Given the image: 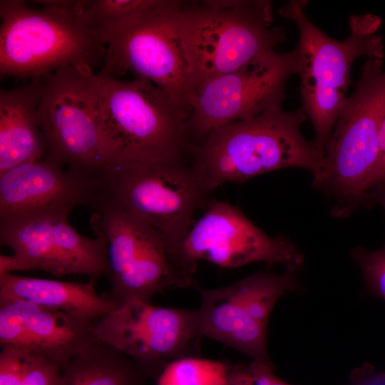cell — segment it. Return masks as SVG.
Listing matches in <instances>:
<instances>
[{"instance_id": "6da1fadb", "label": "cell", "mask_w": 385, "mask_h": 385, "mask_svg": "<svg viewBox=\"0 0 385 385\" xmlns=\"http://www.w3.org/2000/svg\"><path fill=\"white\" fill-rule=\"evenodd\" d=\"M306 117L301 107L287 111L276 106L211 131L190 150L204 188L210 193L225 183L289 167L316 174L324 154L301 133Z\"/></svg>"}, {"instance_id": "7a4b0ae2", "label": "cell", "mask_w": 385, "mask_h": 385, "mask_svg": "<svg viewBox=\"0 0 385 385\" xmlns=\"http://www.w3.org/2000/svg\"><path fill=\"white\" fill-rule=\"evenodd\" d=\"M96 105L109 168L183 159L192 146L189 111L141 78L95 76Z\"/></svg>"}, {"instance_id": "3957f363", "label": "cell", "mask_w": 385, "mask_h": 385, "mask_svg": "<svg viewBox=\"0 0 385 385\" xmlns=\"http://www.w3.org/2000/svg\"><path fill=\"white\" fill-rule=\"evenodd\" d=\"M307 5V1L292 0L278 12L292 21L299 30V42L294 48L301 108L314 127L313 142L324 154L346 98L353 63L362 56L381 60L384 56L383 38L376 34L381 20L370 14L351 16L349 36L338 41L309 20L305 14Z\"/></svg>"}, {"instance_id": "277c9868", "label": "cell", "mask_w": 385, "mask_h": 385, "mask_svg": "<svg viewBox=\"0 0 385 385\" xmlns=\"http://www.w3.org/2000/svg\"><path fill=\"white\" fill-rule=\"evenodd\" d=\"M273 22L267 0L181 1L180 37L191 91L275 52L285 31Z\"/></svg>"}, {"instance_id": "5b68a950", "label": "cell", "mask_w": 385, "mask_h": 385, "mask_svg": "<svg viewBox=\"0 0 385 385\" xmlns=\"http://www.w3.org/2000/svg\"><path fill=\"white\" fill-rule=\"evenodd\" d=\"M0 1V71L41 78L71 66L93 68L106 48L87 28L82 0Z\"/></svg>"}, {"instance_id": "8992f818", "label": "cell", "mask_w": 385, "mask_h": 385, "mask_svg": "<svg viewBox=\"0 0 385 385\" xmlns=\"http://www.w3.org/2000/svg\"><path fill=\"white\" fill-rule=\"evenodd\" d=\"M385 112V70L369 58L354 93L346 97L324 150L312 185L334 197L336 217L350 215L366 195L376 165L379 133Z\"/></svg>"}, {"instance_id": "52a82bcc", "label": "cell", "mask_w": 385, "mask_h": 385, "mask_svg": "<svg viewBox=\"0 0 385 385\" xmlns=\"http://www.w3.org/2000/svg\"><path fill=\"white\" fill-rule=\"evenodd\" d=\"M208 195L192 164L183 159L153 165L113 167L101 178L95 208L106 204L153 227L161 235L178 269L182 244L196 212L210 200Z\"/></svg>"}, {"instance_id": "ba28073f", "label": "cell", "mask_w": 385, "mask_h": 385, "mask_svg": "<svg viewBox=\"0 0 385 385\" xmlns=\"http://www.w3.org/2000/svg\"><path fill=\"white\" fill-rule=\"evenodd\" d=\"M95 76L91 66L76 65L43 76L38 120L46 158L101 179L109 164L98 114Z\"/></svg>"}, {"instance_id": "9c48e42d", "label": "cell", "mask_w": 385, "mask_h": 385, "mask_svg": "<svg viewBox=\"0 0 385 385\" xmlns=\"http://www.w3.org/2000/svg\"><path fill=\"white\" fill-rule=\"evenodd\" d=\"M90 225L108 246L111 290L115 302H151L169 288H195V279L173 264L161 235L137 217L106 204L94 210Z\"/></svg>"}, {"instance_id": "30bf717a", "label": "cell", "mask_w": 385, "mask_h": 385, "mask_svg": "<svg viewBox=\"0 0 385 385\" xmlns=\"http://www.w3.org/2000/svg\"><path fill=\"white\" fill-rule=\"evenodd\" d=\"M181 1L158 0L111 38L100 73H133L188 110L191 83L180 37Z\"/></svg>"}, {"instance_id": "8fae6325", "label": "cell", "mask_w": 385, "mask_h": 385, "mask_svg": "<svg viewBox=\"0 0 385 385\" xmlns=\"http://www.w3.org/2000/svg\"><path fill=\"white\" fill-rule=\"evenodd\" d=\"M71 211L60 209L1 220V244L14 254L0 255V274L38 270L56 277L85 274L95 282L108 277L106 240L76 231L68 220Z\"/></svg>"}, {"instance_id": "7c38bea8", "label": "cell", "mask_w": 385, "mask_h": 385, "mask_svg": "<svg viewBox=\"0 0 385 385\" xmlns=\"http://www.w3.org/2000/svg\"><path fill=\"white\" fill-rule=\"evenodd\" d=\"M297 270L282 273L260 272L227 286L205 289L197 308L199 330L255 361H270L267 352L268 321L275 304L297 290Z\"/></svg>"}, {"instance_id": "4fadbf2b", "label": "cell", "mask_w": 385, "mask_h": 385, "mask_svg": "<svg viewBox=\"0 0 385 385\" xmlns=\"http://www.w3.org/2000/svg\"><path fill=\"white\" fill-rule=\"evenodd\" d=\"M297 51H276L234 71L210 78L191 91L187 125L190 142L213 130L282 106L296 74Z\"/></svg>"}, {"instance_id": "5bb4252c", "label": "cell", "mask_w": 385, "mask_h": 385, "mask_svg": "<svg viewBox=\"0 0 385 385\" xmlns=\"http://www.w3.org/2000/svg\"><path fill=\"white\" fill-rule=\"evenodd\" d=\"M204 213L187 234L178 257V267L194 279L200 260L223 268L252 262L280 264L297 270L303 258L289 240L272 237L254 225L236 206L210 200Z\"/></svg>"}, {"instance_id": "9a60e30c", "label": "cell", "mask_w": 385, "mask_h": 385, "mask_svg": "<svg viewBox=\"0 0 385 385\" xmlns=\"http://www.w3.org/2000/svg\"><path fill=\"white\" fill-rule=\"evenodd\" d=\"M98 341L118 349L151 375L170 361L197 356V309L160 307L138 300L120 302L94 322Z\"/></svg>"}, {"instance_id": "2e32d148", "label": "cell", "mask_w": 385, "mask_h": 385, "mask_svg": "<svg viewBox=\"0 0 385 385\" xmlns=\"http://www.w3.org/2000/svg\"><path fill=\"white\" fill-rule=\"evenodd\" d=\"M101 179L65 169L46 158L0 174V221L77 206L94 209Z\"/></svg>"}, {"instance_id": "e0dca14e", "label": "cell", "mask_w": 385, "mask_h": 385, "mask_svg": "<svg viewBox=\"0 0 385 385\" xmlns=\"http://www.w3.org/2000/svg\"><path fill=\"white\" fill-rule=\"evenodd\" d=\"M43 77L29 84L0 91V174L43 158L46 146L38 111Z\"/></svg>"}, {"instance_id": "ac0fdd59", "label": "cell", "mask_w": 385, "mask_h": 385, "mask_svg": "<svg viewBox=\"0 0 385 385\" xmlns=\"http://www.w3.org/2000/svg\"><path fill=\"white\" fill-rule=\"evenodd\" d=\"M95 281L87 283L0 274V297L22 299L95 322L115 309L120 302L98 295Z\"/></svg>"}, {"instance_id": "d6986e66", "label": "cell", "mask_w": 385, "mask_h": 385, "mask_svg": "<svg viewBox=\"0 0 385 385\" xmlns=\"http://www.w3.org/2000/svg\"><path fill=\"white\" fill-rule=\"evenodd\" d=\"M29 351H36L61 370L98 342L94 322L31 302L25 320Z\"/></svg>"}, {"instance_id": "ffe728a7", "label": "cell", "mask_w": 385, "mask_h": 385, "mask_svg": "<svg viewBox=\"0 0 385 385\" xmlns=\"http://www.w3.org/2000/svg\"><path fill=\"white\" fill-rule=\"evenodd\" d=\"M148 376L134 360L98 341L61 369L60 385H143Z\"/></svg>"}, {"instance_id": "44dd1931", "label": "cell", "mask_w": 385, "mask_h": 385, "mask_svg": "<svg viewBox=\"0 0 385 385\" xmlns=\"http://www.w3.org/2000/svg\"><path fill=\"white\" fill-rule=\"evenodd\" d=\"M158 0H82L81 14L90 31L104 45L126 24Z\"/></svg>"}, {"instance_id": "7402d4cb", "label": "cell", "mask_w": 385, "mask_h": 385, "mask_svg": "<svg viewBox=\"0 0 385 385\" xmlns=\"http://www.w3.org/2000/svg\"><path fill=\"white\" fill-rule=\"evenodd\" d=\"M230 367L220 361L185 356L163 368L158 385H227Z\"/></svg>"}, {"instance_id": "603a6c76", "label": "cell", "mask_w": 385, "mask_h": 385, "mask_svg": "<svg viewBox=\"0 0 385 385\" xmlns=\"http://www.w3.org/2000/svg\"><path fill=\"white\" fill-rule=\"evenodd\" d=\"M31 302L22 299L0 297V344L29 351L25 320Z\"/></svg>"}, {"instance_id": "cb8c5ba5", "label": "cell", "mask_w": 385, "mask_h": 385, "mask_svg": "<svg viewBox=\"0 0 385 385\" xmlns=\"http://www.w3.org/2000/svg\"><path fill=\"white\" fill-rule=\"evenodd\" d=\"M353 257L362 272L366 289L385 301V247L374 251L357 247Z\"/></svg>"}, {"instance_id": "d4e9b609", "label": "cell", "mask_w": 385, "mask_h": 385, "mask_svg": "<svg viewBox=\"0 0 385 385\" xmlns=\"http://www.w3.org/2000/svg\"><path fill=\"white\" fill-rule=\"evenodd\" d=\"M22 352L23 385H60L61 370L58 366L36 351Z\"/></svg>"}, {"instance_id": "484cf974", "label": "cell", "mask_w": 385, "mask_h": 385, "mask_svg": "<svg viewBox=\"0 0 385 385\" xmlns=\"http://www.w3.org/2000/svg\"><path fill=\"white\" fill-rule=\"evenodd\" d=\"M0 385H23V352L1 347L0 352Z\"/></svg>"}, {"instance_id": "4316f807", "label": "cell", "mask_w": 385, "mask_h": 385, "mask_svg": "<svg viewBox=\"0 0 385 385\" xmlns=\"http://www.w3.org/2000/svg\"><path fill=\"white\" fill-rule=\"evenodd\" d=\"M384 188H385V112L379 133L377 161L368 182L365 197Z\"/></svg>"}, {"instance_id": "83f0119b", "label": "cell", "mask_w": 385, "mask_h": 385, "mask_svg": "<svg viewBox=\"0 0 385 385\" xmlns=\"http://www.w3.org/2000/svg\"><path fill=\"white\" fill-rule=\"evenodd\" d=\"M252 385H292L279 378L271 361L252 360L248 364Z\"/></svg>"}, {"instance_id": "f1b7e54d", "label": "cell", "mask_w": 385, "mask_h": 385, "mask_svg": "<svg viewBox=\"0 0 385 385\" xmlns=\"http://www.w3.org/2000/svg\"><path fill=\"white\" fill-rule=\"evenodd\" d=\"M352 385H385V374L365 366L358 371Z\"/></svg>"}, {"instance_id": "f546056e", "label": "cell", "mask_w": 385, "mask_h": 385, "mask_svg": "<svg viewBox=\"0 0 385 385\" xmlns=\"http://www.w3.org/2000/svg\"><path fill=\"white\" fill-rule=\"evenodd\" d=\"M227 385H252L248 364L230 366Z\"/></svg>"}, {"instance_id": "4dcf8cb0", "label": "cell", "mask_w": 385, "mask_h": 385, "mask_svg": "<svg viewBox=\"0 0 385 385\" xmlns=\"http://www.w3.org/2000/svg\"><path fill=\"white\" fill-rule=\"evenodd\" d=\"M377 202L382 205L385 210V188L369 194L364 200V203Z\"/></svg>"}]
</instances>
